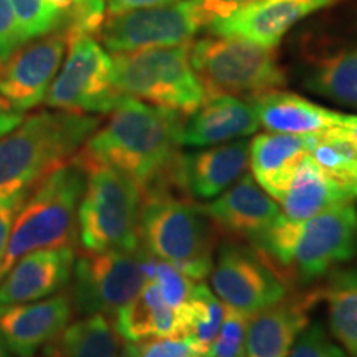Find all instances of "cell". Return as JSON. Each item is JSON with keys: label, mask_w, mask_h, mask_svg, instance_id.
Wrapping results in <instances>:
<instances>
[{"label": "cell", "mask_w": 357, "mask_h": 357, "mask_svg": "<svg viewBox=\"0 0 357 357\" xmlns=\"http://www.w3.org/2000/svg\"><path fill=\"white\" fill-rule=\"evenodd\" d=\"M314 136H298L284 132H263L250 141V174L263 190L280 202L310 149Z\"/></svg>", "instance_id": "obj_25"}, {"label": "cell", "mask_w": 357, "mask_h": 357, "mask_svg": "<svg viewBox=\"0 0 357 357\" xmlns=\"http://www.w3.org/2000/svg\"><path fill=\"white\" fill-rule=\"evenodd\" d=\"M29 42L10 0H0V66Z\"/></svg>", "instance_id": "obj_34"}, {"label": "cell", "mask_w": 357, "mask_h": 357, "mask_svg": "<svg viewBox=\"0 0 357 357\" xmlns=\"http://www.w3.org/2000/svg\"><path fill=\"white\" fill-rule=\"evenodd\" d=\"M71 35L56 32L29 40L0 66V98L8 109L25 113L45 101L63 63Z\"/></svg>", "instance_id": "obj_14"}, {"label": "cell", "mask_w": 357, "mask_h": 357, "mask_svg": "<svg viewBox=\"0 0 357 357\" xmlns=\"http://www.w3.org/2000/svg\"><path fill=\"white\" fill-rule=\"evenodd\" d=\"M190 63L207 98L227 95L250 101L288 84L287 70L275 48L238 38H199L190 43Z\"/></svg>", "instance_id": "obj_6"}, {"label": "cell", "mask_w": 357, "mask_h": 357, "mask_svg": "<svg viewBox=\"0 0 357 357\" xmlns=\"http://www.w3.org/2000/svg\"><path fill=\"white\" fill-rule=\"evenodd\" d=\"M42 349V357H119L124 346L108 316L91 314L66 324Z\"/></svg>", "instance_id": "obj_27"}, {"label": "cell", "mask_w": 357, "mask_h": 357, "mask_svg": "<svg viewBox=\"0 0 357 357\" xmlns=\"http://www.w3.org/2000/svg\"><path fill=\"white\" fill-rule=\"evenodd\" d=\"M124 98L114 83L113 56L95 35H71L45 105L78 114L111 113Z\"/></svg>", "instance_id": "obj_9"}, {"label": "cell", "mask_w": 357, "mask_h": 357, "mask_svg": "<svg viewBox=\"0 0 357 357\" xmlns=\"http://www.w3.org/2000/svg\"><path fill=\"white\" fill-rule=\"evenodd\" d=\"M84 185L86 171L73 158L30 189L13 222L0 261V278L29 253L43 248L75 247Z\"/></svg>", "instance_id": "obj_3"}, {"label": "cell", "mask_w": 357, "mask_h": 357, "mask_svg": "<svg viewBox=\"0 0 357 357\" xmlns=\"http://www.w3.org/2000/svg\"><path fill=\"white\" fill-rule=\"evenodd\" d=\"M199 2L204 8L205 15H207L208 25H211L213 20L223 19V17H227L229 13L236 10V8L248 6V3L255 2V0H199Z\"/></svg>", "instance_id": "obj_36"}, {"label": "cell", "mask_w": 357, "mask_h": 357, "mask_svg": "<svg viewBox=\"0 0 357 357\" xmlns=\"http://www.w3.org/2000/svg\"><path fill=\"white\" fill-rule=\"evenodd\" d=\"M155 257L134 252H84L75 260L70 280L73 311L79 316H114L153 276Z\"/></svg>", "instance_id": "obj_8"}, {"label": "cell", "mask_w": 357, "mask_h": 357, "mask_svg": "<svg viewBox=\"0 0 357 357\" xmlns=\"http://www.w3.org/2000/svg\"><path fill=\"white\" fill-rule=\"evenodd\" d=\"M289 357H349L347 352L334 344L319 323H311L303 329L294 342Z\"/></svg>", "instance_id": "obj_33"}, {"label": "cell", "mask_w": 357, "mask_h": 357, "mask_svg": "<svg viewBox=\"0 0 357 357\" xmlns=\"http://www.w3.org/2000/svg\"><path fill=\"white\" fill-rule=\"evenodd\" d=\"M252 102L258 123L266 131L298 134V136H314L334 128H344L347 116L339 111H333L307 100L296 93L268 91Z\"/></svg>", "instance_id": "obj_24"}, {"label": "cell", "mask_w": 357, "mask_h": 357, "mask_svg": "<svg viewBox=\"0 0 357 357\" xmlns=\"http://www.w3.org/2000/svg\"><path fill=\"white\" fill-rule=\"evenodd\" d=\"M86 185L78 208V242L84 252H134L141 248V187L114 169L88 164Z\"/></svg>", "instance_id": "obj_5"}, {"label": "cell", "mask_w": 357, "mask_h": 357, "mask_svg": "<svg viewBox=\"0 0 357 357\" xmlns=\"http://www.w3.org/2000/svg\"><path fill=\"white\" fill-rule=\"evenodd\" d=\"M101 119L68 111H40L0 139V197L30 190L68 164Z\"/></svg>", "instance_id": "obj_2"}, {"label": "cell", "mask_w": 357, "mask_h": 357, "mask_svg": "<svg viewBox=\"0 0 357 357\" xmlns=\"http://www.w3.org/2000/svg\"><path fill=\"white\" fill-rule=\"evenodd\" d=\"M208 276L218 300L248 316L284 300L289 291V284L273 265L242 242L225 240Z\"/></svg>", "instance_id": "obj_13"}, {"label": "cell", "mask_w": 357, "mask_h": 357, "mask_svg": "<svg viewBox=\"0 0 357 357\" xmlns=\"http://www.w3.org/2000/svg\"><path fill=\"white\" fill-rule=\"evenodd\" d=\"M178 0H105L106 13H121L158 6H169Z\"/></svg>", "instance_id": "obj_37"}, {"label": "cell", "mask_w": 357, "mask_h": 357, "mask_svg": "<svg viewBox=\"0 0 357 357\" xmlns=\"http://www.w3.org/2000/svg\"><path fill=\"white\" fill-rule=\"evenodd\" d=\"M220 238L252 245L281 215L276 200L245 172L215 199L199 204Z\"/></svg>", "instance_id": "obj_16"}, {"label": "cell", "mask_w": 357, "mask_h": 357, "mask_svg": "<svg viewBox=\"0 0 357 357\" xmlns=\"http://www.w3.org/2000/svg\"><path fill=\"white\" fill-rule=\"evenodd\" d=\"M357 255V211L346 202L294 225L283 278L310 287Z\"/></svg>", "instance_id": "obj_10"}, {"label": "cell", "mask_w": 357, "mask_h": 357, "mask_svg": "<svg viewBox=\"0 0 357 357\" xmlns=\"http://www.w3.org/2000/svg\"><path fill=\"white\" fill-rule=\"evenodd\" d=\"M24 118V113H19V111H0V139L19 126Z\"/></svg>", "instance_id": "obj_38"}, {"label": "cell", "mask_w": 357, "mask_h": 357, "mask_svg": "<svg viewBox=\"0 0 357 357\" xmlns=\"http://www.w3.org/2000/svg\"><path fill=\"white\" fill-rule=\"evenodd\" d=\"M331 336L349 357H357V270H336L319 289Z\"/></svg>", "instance_id": "obj_28"}, {"label": "cell", "mask_w": 357, "mask_h": 357, "mask_svg": "<svg viewBox=\"0 0 357 357\" xmlns=\"http://www.w3.org/2000/svg\"><path fill=\"white\" fill-rule=\"evenodd\" d=\"M29 192L30 190H20L15 194L6 195V197H0V261H2L3 252L7 248L13 222H15L17 213H19Z\"/></svg>", "instance_id": "obj_35"}, {"label": "cell", "mask_w": 357, "mask_h": 357, "mask_svg": "<svg viewBox=\"0 0 357 357\" xmlns=\"http://www.w3.org/2000/svg\"><path fill=\"white\" fill-rule=\"evenodd\" d=\"M0 111H8V108H7V105L6 102H3V100L2 98H0ZM12 111V109H10Z\"/></svg>", "instance_id": "obj_42"}, {"label": "cell", "mask_w": 357, "mask_h": 357, "mask_svg": "<svg viewBox=\"0 0 357 357\" xmlns=\"http://www.w3.org/2000/svg\"><path fill=\"white\" fill-rule=\"evenodd\" d=\"M184 118L176 111L126 96L77 155L88 164H100L131 177L144 197L187 199L181 184Z\"/></svg>", "instance_id": "obj_1"}, {"label": "cell", "mask_w": 357, "mask_h": 357, "mask_svg": "<svg viewBox=\"0 0 357 357\" xmlns=\"http://www.w3.org/2000/svg\"><path fill=\"white\" fill-rule=\"evenodd\" d=\"M352 199L354 192L329 177L307 154L294 171L280 202L284 217L303 222L336 205L352 202Z\"/></svg>", "instance_id": "obj_26"}, {"label": "cell", "mask_w": 357, "mask_h": 357, "mask_svg": "<svg viewBox=\"0 0 357 357\" xmlns=\"http://www.w3.org/2000/svg\"><path fill=\"white\" fill-rule=\"evenodd\" d=\"M0 357H13V354L10 351H8V347L6 342H3L2 336H0Z\"/></svg>", "instance_id": "obj_40"}, {"label": "cell", "mask_w": 357, "mask_h": 357, "mask_svg": "<svg viewBox=\"0 0 357 357\" xmlns=\"http://www.w3.org/2000/svg\"><path fill=\"white\" fill-rule=\"evenodd\" d=\"M260 129L252 102L236 96H208L182 123V147H208L255 134Z\"/></svg>", "instance_id": "obj_22"}, {"label": "cell", "mask_w": 357, "mask_h": 357, "mask_svg": "<svg viewBox=\"0 0 357 357\" xmlns=\"http://www.w3.org/2000/svg\"><path fill=\"white\" fill-rule=\"evenodd\" d=\"M250 141L236 139L181 155V184L192 202H208L247 172Z\"/></svg>", "instance_id": "obj_21"}, {"label": "cell", "mask_w": 357, "mask_h": 357, "mask_svg": "<svg viewBox=\"0 0 357 357\" xmlns=\"http://www.w3.org/2000/svg\"><path fill=\"white\" fill-rule=\"evenodd\" d=\"M75 260L73 247L43 248L22 257L0 278V306L40 301L63 291Z\"/></svg>", "instance_id": "obj_18"}, {"label": "cell", "mask_w": 357, "mask_h": 357, "mask_svg": "<svg viewBox=\"0 0 357 357\" xmlns=\"http://www.w3.org/2000/svg\"><path fill=\"white\" fill-rule=\"evenodd\" d=\"M344 129H346V132L349 134L352 142H354L356 147H357V116L356 114L347 116V121L344 124Z\"/></svg>", "instance_id": "obj_39"}, {"label": "cell", "mask_w": 357, "mask_h": 357, "mask_svg": "<svg viewBox=\"0 0 357 357\" xmlns=\"http://www.w3.org/2000/svg\"><path fill=\"white\" fill-rule=\"evenodd\" d=\"M26 40L56 32L96 35L106 17L105 0H10Z\"/></svg>", "instance_id": "obj_23"}, {"label": "cell", "mask_w": 357, "mask_h": 357, "mask_svg": "<svg viewBox=\"0 0 357 357\" xmlns=\"http://www.w3.org/2000/svg\"><path fill=\"white\" fill-rule=\"evenodd\" d=\"M294 73L312 95L357 109V42L312 26L293 48Z\"/></svg>", "instance_id": "obj_12"}, {"label": "cell", "mask_w": 357, "mask_h": 357, "mask_svg": "<svg viewBox=\"0 0 357 357\" xmlns=\"http://www.w3.org/2000/svg\"><path fill=\"white\" fill-rule=\"evenodd\" d=\"M139 238L149 255L204 281L212 271L220 235L197 202L159 195L142 200Z\"/></svg>", "instance_id": "obj_4"}, {"label": "cell", "mask_w": 357, "mask_h": 357, "mask_svg": "<svg viewBox=\"0 0 357 357\" xmlns=\"http://www.w3.org/2000/svg\"><path fill=\"white\" fill-rule=\"evenodd\" d=\"M119 357H136V356H134V354H132V352H131V349H129V347H128V346H124V349H123V352H121V356H119Z\"/></svg>", "instance_id": "obj_41"}, {"label": "cell", "mask_w": 357, "mask_h": 357, "mask_svg": "<svg viewBox=\"0 0 357 357\" xmlns=\"http://www.w3.org/2000/svg\"><path fill=\"white\" fill-rule=\"evenodd\" d=\"M195 301L174 307L154 280H147L139 293L113 316V324L124 341L139 342L153 337L190 336Z\"/></svg>", "instance_id": "obj_19"}, {"label": "cell", "mask_w": 357, "mask_h": 357, "mask_svg": "<svg viewBox=\"0 0 357 357\" xmlns=\"http://www.w3.org/2000/svg\"><path fill=\"white\" fill-rule=\"evenodd\" d=\"M208 19L199 0H178L121 13H106L98 38L111 53L177 47L192 43Z\"/></svg>", "instance_id": "obj_11"}, {"label": "cell", "mask_w": 357, "mask_h": 357, "mask_svg": "<svg viewBox=\"0 0 357 357\" xmlns=\"http://www.w3.org/2000/svg\"><path fill=\"white\" fill-rule=\"evenodd\" d=\"M354 197H357V184H356V187H354Z\"/></svg>", "instance_id": "obj_43"}, {"label": "cell", "mask_w": 357, "mask_h": 357, "mask_svg": "<svg viewBox=\"0 0 357 357\" xmlns=\"http://www.w3.org/2000/svg\"><path fill=\"white\" fill-rule=\"evenodd\" d=\"M126 346L136 357H205V351L190 336L153 337Z\"/></svg>", "instance_id": "obj_32"}, {"label": "cell", "mask_w": 357, "mask_h": 357, "mask_svg": "<svg viewBox=\"0 0 357 357\" xmlns=\"http://www.w3.org/2000/svg\"><path fill=\"white\" fill-rule=\"evenodd\" d=\"M114 83L123 96L187 116L207 100L190 63V43L114 53Z\"/></svg>", "instance_id": "obj_7"}, {"label": "cell", "mask_w": 357, "mask_h": 357, "mask_svg": "<svg viewBox=\"0 0 357 357\" xmlns=\"http://www.w3.org/2000/svg\"><path fill=\"white\" fill-rule=\"evenodd\" d=\"M194 301L195 319L194 326H192L190 337H194L199 342L200 347L205 351V356H207L208 347H211L218 329H220L223 312H225V305L204 283L195 284Z\"/></svg>", "instance_id": "obj_30"}, {"label": "cell", "mask_w": 357, "mask_h": 357, "mask_svg": "<svg viewBox=\"0 0 357 357\" xmlns=\"http://www.w3.org/2000/svg\"><path fill=\"white\" fill-rule=\"evenodd\" d=\"M68 291L33 303L0 306V336L17 357H33L73 318Z\"/></svg>", "instance_id": "obj_17"}, {"label": "cell", "mask_w": 357, "mask_h": 357, "mask_svg": "<svg viewBox=\"0 0 357 357\" xmlns=\"http://www.w3.org/2000/svg\"><path fill=\"white\" fill-rule=\"evenodd\" d=\"M310 155L329 177L354 192L357 184V147L344 128L314 134Z\"/></svg>", "instance_id": "obj_29"}, {"label": "cell", "mask_w": 357, "mask_h": 357, "mask_svg": "<svg viewBox=\"0 0 357 357\" xmlns=\"http://www.w3.org/2000/svg\"><path fill=\"white\" fill-rule=\"evenodd\" d=\"M242 357H243V356H242Z\"/></svg>", "instance_id": "obj_44"}, {"label": "cell", "mask_w": 357, "mask_h": 357, "mask_svg": "<svg viewBox=\"0 0 357 357\" xmlns=\"http://www.w3.org/2000/svg\"><path fill=\"white\" fill-rule=\"evenodd\" d=\"M319 289L291 294L248 318L243 357H289L294 342L310 324Z\"/></svg>", "instance_id": "obj_20"}, {"label": "cell", "mask_w": 357, "mask_h": 357, "mask_svg": "<svg viewBox=\"0 0 357 357\" xmlns=\"http://www.w3.org/2000/svg\"><path fill=\"white\" fill-rule=\"evenodd\" d=\"M347 0H255L223 19L213 20L207 32L276 48L298 24L312 13L337 7Z\"/></svg>", "instance_id": "obj_15"}, {"label": "cell", "mask_w": 357, "mask_h": 357, "mask_svg": "<svg viewBox=\"0 0 357 357\" xmlns=\"http://www.w3.org/2000/svg\"><path fill=\"white\" fill-rule=\"evenodd\" d=\"M248 318L245 312L225 306L220 329L205 357H242Z\"/></svg>", "instance_id": "obj_31"}]
</instances>
